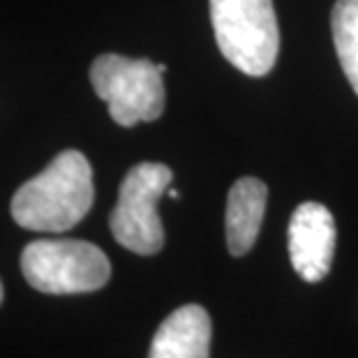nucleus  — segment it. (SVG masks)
<instances>
[{
  "label": "nucleus",
  "mask_w": 358,
  "mask_h": 358,
  "mask_svg": "<svg viewBox=\"0 0 358 358\" xmlns=\"http://www.w3.org/2000/svg\"><path fill=\"white\" fill-rule=\"evenodd\" d=\"M95 199L93 169L79 150H63L12 196V217L28 231L60 234L79 224Z\"/></svg>",
  "instance_id": "nucleus-1"
},
{
  "label": "nucleus",
  "mask_w": 358,
  "mask_h": 358,
  "mask_svg": "<svg viewBox=\"0 0 358 358\" xmlns=\"http://www.w3.org/2000/svg\"><path fill=\"white\" fill-rule=\"evenodd\" d=\"M220 53L248 77L275 67L280 28L273 0H208Z\"/></svg>",
  "instance_id": "nucleus-2"
},
{
  "label": "nucleus",
  "mask_w": 358,
  "mask_h": 358,
  "mask_svg": "<svg viewBox=\"0 0 358 358\" xmlns=\"http://www.w3.org/2000/svg\"><path fill=\"white\" fill-rule=\"evenodd\" d=\"M21 271L30 287L53 296L97 292L111 278L102 250L74 238L33 241L21 252Z\"/></svg>",
  "instance_id": "nucleus-3"
},
{
  "label": "nucleus",
  "mask_w": 358,
  "mask_h": 358,
  "mask_svg": "<svg viewBox=\"0 0 358 358\" xmlns=\"http://www.w3.org/2000/svg\"><path fill=\"white\" fill-rule=\"evenodd\" d=\"M95 95L109 104L111 118L123 127L157 120L164 111V81L148 58H125L104 53L90 65Z\"/></svg>",
  "instance_id": "nucleus-4"
},
{
  "label": "nucleus",
  "mask_w": 358,
  "mask_h": 358,
  "mask_svg": "<svg viewBox=\"0 0 358 358\" xmlns=\"http://www.w3.org/2000/svg\"><path fill=\"white\" fill-rule=\"evenodd\" d=\"M173 171L162 162H141L120 182L118 203L109 217L111 234L129 252L150 257L164 245L157 201L171 185Z\"/></svg>",
  "instance_id": "nucleus-5"
},
{
  "label": "nucleus",
  "mask_w": 358,
  "mask_h": 358,
  "mask_svg": "<svg viewBox=\"0 0 358 358\" xmlns=\"http://www.w3.org/2000/svg\"><path fill=\"white\" fill-rule=\"evenodd\" d=\"M335 220L326 206L306 201L289 220V259L306 282H319L329 275L335 255Z\"/></svg>",
  "instance_id": "nucleus-6"
},
{
  "label": "nucleus",
  "mask_w": 358,
  "mask_h": 358,
  "mask_svg": "<svg viewBox=\"0 0 358 358\" xmlns=\"http://www.w3.org/2000/svg\"><path fill=\"white\" fill-rule=\"evenodd\" d=\"M210 317L201 306H182L159 324L148 358H210Z\"/></svg>",
  "instance_id": "nucleus-7"
},
{
  "label": "nucleus",
  "mask_w": 358,
  "mask_h": 358,
  "mask_svg": "<svg viewBox=\"0 0 358 358\" xmlns=\"http://www.w3.org/2000/svg\"><path fill=\"white\" fill-rule=\"evenodd\" d=\"M266 199H268V187L259 178H241L236 180L229 194H227V248L234 257L248 255L257 243L259 229L264 222Z\"/></svg>",
  "instance_id": "nucleus-8"
},
{
  "label": "nucleus",
  "mask_w": 358,
  "mask_h": 358,
  "mask_svg": "<svg viewBox=\"0 0 358 358\" xmlns=\"http://www.w3.org/2000/svg\"><path fill=\"white\" fill-rule=\"evenodd\" d=\"M331 28L338 60L358 95V0H338L333 5Z\"/></svg>",
  "instance_id": "nucleus-9"
},
{
  "label": "nucleus",
  "mask_w": 358,
  "mask_h": 358,
  "mask_svg": "<svg viewBox=\"0 0 358 358\" xmlns=\"http://www.w3.org/2000/svg\"><path fill=\"white\" fill-rule=\"evenodd\" d=\"M0 303H3V285H0Z\"/></svg>",
  "instance_id": "nucleus-10"
}]
</instances>
